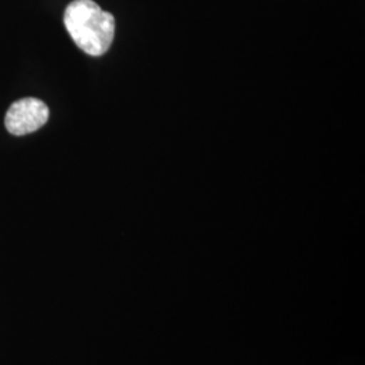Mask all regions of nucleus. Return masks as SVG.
Instances as JSON below:
<instances>
[{
    "mask_svg": "<svg viewBox=\"0 0 365 365\" xmlns=\"http://www.w3.org/2000/svg\"><path fill=\"white\" fill-rule=\"evenodd\" d=\"M49 119V108L36 98L16 101L9 108L4 125L13 135H25L41 129Z\"/></svg>",
    "mask_w": 365,
    "mask_h": 365,
    "instance_id": "obj_2",
    "label": "nucleus"
},
{
    "mask_svg": "<svg viewBox=\"0 0 365 365\" xmlns=\"http://www.w3.org/2000/svg\"><path fill=\"white\" fill-rule=\"evenodd\" d=\"M66 31L83 52L103 56L115 36V19L93 0H73L64 13Z\"/></svg>",
    "mask_w": 365,
    "mask_h": 365,
    "instance_id": "obj_1",
    "label": "nucleus"
}]
</instances>
